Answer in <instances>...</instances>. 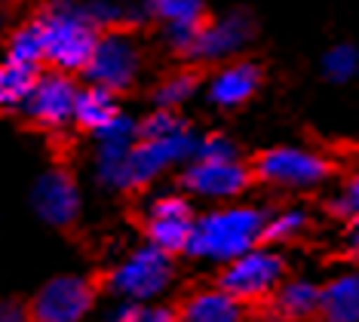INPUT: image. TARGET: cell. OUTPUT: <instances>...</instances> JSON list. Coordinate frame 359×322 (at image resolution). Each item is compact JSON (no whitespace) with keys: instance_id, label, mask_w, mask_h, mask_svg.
I'll return each instance as SVG.
<instances>
[{"instance_id":"1","label":"cell","mask_w":359,"mask_h":322,"mask_svg":"<svg viewBox=\"0 0 359 322\" xmlns=\"http://www.w3.org/2000/svg\"><path fill=\"white\" fill-rule=\"evenodd\" d=\"M264 221H267V209L249 203H231L203 215H194V227L184 255L200 261L227 264L240 258L243 252L261 246Z\"/></svg>"},{"instance_id":"2","label":"cell","mask_w":359,"mask_h":322,"mask_svg":"<svg viewBox=\"0 0 359 322\" xmlns=\"http://www.w3.org/2000/svg\"><path fill=\"white\" fill-rule=\"evenodd\" d=\"M43 37V65L53 71L77 74L86 68L93 46L99 40L93 15L80 0H50L34 15Z\"/></svg>"},{"instance_id":"3","label":"cell","mask_w":359,"mask_h":322,"mask_svg":"<svg viewBox=\"0 0 359 322\" xmlns=\"http://www.w3.org/2000/svg\"><path fill=\"white\" fill-rule=\"evenodd\" d=\"M285 276H289V264L283 255L273 246H255L240 258L222 264L215 286L240 304H246L249 310H255L271 298Z\"/></svg>"},{"instance_id":"4","label":"cell","mask_w":359,"mask_h":322,"mask_svg":"<svg viewBox=\"0 0 359 322\" xmlns=\"http://www.w3.org/2000/svg\"><path fill=\"white\" fill-rule=\"evenodd\" d=\"M175 276V258L151 243L135 246L126 252L108 274L102 276V286L123 301H154L169 288Z\"/></svg>"},{"instance_id":"5","label":"cell","mask_w":359,"mask_h":322,"mask_svg":"<svg viewBox=\"0 0 359 322\" xmlns=\"http://www.w3.org/2000/svg\"><path fill=\"white\" fill-rule=\"evenodd\" d=\"M142 46L129 28H104L93 46L86 68L80 71L86 83L102 86L114 95L129 93L142 77Z\"/></svg>"},{"instance_id":"6","label":"cell","mask_w":359,"mask_h":322,"mask_svg":"<svg viewBox=\"0 0 359 322\" xmlns=\"http://www.w3.org/2000/svg\"><path fill=\"white\" fill-rule=\"evenodd\" d=\"M255 34H258L255 15L249 10H243V6L209 15L197 28V34H194L191 49H187V55H184V65L209 68V65H222L227 59H236V55L255 40Z\"/></svg>"},{"instance_id":"7","label":"cell","mask_w":359,"mask_h":322,"mask_svg":"<svg viewBox=\"0 0 359 322\" xmlns=\"http://www.w3.org/2000/svg\"><path fill=\"white\" fill-rule=\"evenodd\" d=\"M102 279L83 274H62L46 279L25 307L28 322H83L102 292Z\"/></svg>"},{"instance_id":"8","label":"cell","mask_w":359,"mask_h":322,"mask_svg":"<svg viewBox=\"0 0 359 322\" xmlns=\"http://www.w3.org/2000/svg\"><path fill=\"white\" fill-rule=\"evenodd\" d=\"M252 178L261 185L283 187V191H304L316 187L334 172L332 160L304 147H267L249 163Z\"/></svg>"},{"instance_id":"9","label":"cell","mask_w":359,"mask_h":322,"mask_svg":"<svg viewBox=\"0 0 359 322\" xmlns=\"http://www.w3.org/2000/svg\"><path fill=\"white\" fill-rule=\"evenodd\" d=\"M182 191L203 200H236L255 185L249 163L243 156H194L182 166Z\"/></svg>"},{"instance_id":"10","label":"cell","mask_w":359,"mask_h":322,"mask_svg":"<svg viewBox=\"0 0 359 322\" xmlns=\"http://www.w3.org/2000/svg\"><path fill=\"white\" fill-rule=\"evenodd\" d=\"M74 98H77V80L74 74L65 71H40L34 86L22 105V114L28 117V123L46 129V132H59L68 129L74 120Z\"/></svg>"},{"instance_id":"11","label":"cell","mask_w":359,"mask_h":322,"mask_svg":"<svg viewBox=\"0 0 359 322\" xmlns=\"http://www.w3.org/2000/svg\"><path fill=\"white\" fill-rule=\"evenodd\" d=\"M194 206L184 194H157L144 206V243L157 246L166 255H184L194 227Z\"/></svg>"},{"instance_id":"12","label":"cell","mask_w":359,"mask_h":322,"mask_svg":"<svg viewBox=\"0 0 359 322\" xmlns=\"http://www.w3.org/2000/svg\"><path fill=\"white\" fill-rule=\"evenodd\" d=\"M31 206H34L37 218L50 227H71L83 209V194L68 169L53 166L37 175L34 187H31Z\"/></svg>"},{"instance_id":"13","label":"cell","mask_w":359,"mask_h":322,"mask_svg":"<svg viewBox=\"0 0 359 322\" xmlns=\"http://www.w3.org/2000/svg\"><path fill=\"white\" fill-rule=\"evenodd\" d=\"M144 19L157 22L163 28V40H166L169 53L184 62L191 40L197 28L209 19V4L206 0H144L142 4Z\"/></svg>"},{"instance_id":"14","label":"cell","mask_w":359,"mask_h":322,"mask_svg":"<svg viewBox=\"0 0 359 322\" xmlns=\"http://www.w3.org/2000/svg\"><path fill=\"white\" fill-rule=\"evenodd\" d=\"M206 102L218 111H236L249 105L264 83V68L255 59H227L206 80Z\"/></svg>"},{"instance_id":"15","label":"cell","mask_w":359,"mask_h":322,"mask_svg":"<svg viewBox=\"0 0 359 322\" xmlns=\"http://www.w3.org/2000/svg\"><path fill=\"white\" fill-rule=\"evenodd\" d=\"M95 178L108 191H120V178H123V163L133 145L138 142V120L120 111L102 132H95Z\"/></svg>"},{"instance_id":"16","label":"cell","mask_w":359,"mask_h":322,"mask_svg":"<svg viewBox=\"0 0 359 322\" xmlns=\"http://www.w3.org/2000/svg\"><path fill=\"white\" fill-rule=\"evenodd\" d=\"M316 298H320L316 283L301 276H285L271 298L255 310H264L271 322H316Z\"/></svg>"},{"instance_id":"17","label":"cell","mask_w":359,"mask_h":322,"mask_svg":"<svg viewBox=\"0 0 359 322\" xmlns=\"http://www.w3.org/2000/svg\"><path fill=\"white\" fill-rule=\"evenodd\" d=\"M178 322H246L249 307L222 288H200L175 307Z\"/></svg>"},{"instance_id":"18","label":"cell","mask_w":359,"mask_h":322,"mask_svg":"<svg viewBox=\"0 0 359 322\" xmlns=\"http://www.w3.org/2000/svg\"><path fill=\"white\" fill-rule=\"evenodd\" d=\"M316 322H359V274H341L320 286Z\"/></svg>"},{"instance_id":"19","label":"cell","mask_w":359,"mask_h":322,"mask_svg":"<svg viewBox=\"0 0 359 322\" xmlns=\"http://www.w3.org/2000/svg\"><path fill=\"white\" fill-rule=\"evenodd\" d=\"M117 114H120V102L114 93H108V89H102V86H93V83L77 86L74 120H71V126L95 135V132H102Z\"/></svg>"},{"instance_id":"20","label":"cell","mask_w":359,"mask_h":322,"mask_svg":"<svg viewBox=\"0 0 359 322\" xmlns=\"http://www.w3.org/2000/svg\"><path fill=\"white\" fill-rule=\"evenodd\" d=\"M203 71L206 68H200V65H187V68H182V71L166 74V77L154 86V95H151L154 107H172V111H178L182 105H187L194 95L200 93L203 80H206Z\"/></svg>"},{"instance_id":"21","label":"cell","mask_w":359,"mask_h":322,"mask_svg":"<svg viewBox=\"0 0 359 322\" xmlns=\"http://www.w3.org/2000/svg\"><path fill=\"white\" fill-rule=\"evenodd\" d=\"M43 68H34V65H25V62H15V59H6L0 62V111L10 114V111H22L25 98L34 86L37 74Z\"/></svg>"},{"instance_id":"22","label":"cell","mask_w":359,"mask_h":322,"mask_svg":"<svg viewBox=\"0 0 359 322\" xmlns=\"http://www.w3.org/2000/svg\"><path fill=\"white\" fill-rule=\"evenodd\" d=\"M323 77L334 86H344L350 80L359 77V46L356 43H332L320 59Z\"/></svg>"},{"instance_id":"23","label":"cell","mask_w":359,"mask_h":322,"mask_svg":"<svg viewBox=\"0 0 359 322\" xmlns=\"http://www.w3.org/2000/svg\"><path fill=\"white\" fill-rule=\"evenodd\" d=\"M307 212L304 209H283V212H267L264 230H261V246H283L295 243L307 230Z\"/></svg>"},{"instance_id":"24","label":"cell","mask_w":359,"mask_h":322,"mask_svg":"<svg viewBox=\"0 0 359 322\" xmlns=\"http://www.w3.org/2000/svg\"><path fill=\"white\" fill-rule=\"evenodd\" d=\"M6 59L43 68V37H40V25L34 15L28 22H22L10 34V40H6Z\"/></svg>"},{"instance_id":"25","label":"cell","mask_w":359,"mask_h":322,"mask_svg":"<svg viewBox=\"0 0 359 322\" xmlns=\"http://www.w3.org/2000/svg\"><path fill=\"white\" fill-rule=\"evenodd\" d=\"M182 129H187V120L172 107H154L151 114L138 120V138H166Z\"/></svg>"},{"instance_id":"26","label":"cell","mask_w":359,"mask_h":322,"mask_svg":"<svg viewBox=\"0 0 359 322\" xmlns=\"http://www.w3.org/2000/svg\"><path fill=\"white\" fill-rule=\"evenodd\" d=\"M108 322H178L175 307H160L151 301H123Z\"/></svg>"},{"instance_id":"27","label":"cell","mask_w":359,"mask_h":322,"mask_svg":"<svg viewBox=\"0 0 359 322\" xmlns=\"http://www.w3.org/2000/svg\"><path fill=\"white\" fill-rule=\"evenodd\" d=\"M332 212L341 215V218H353L359 215V175H353L344 185V191L332 200Z\"/></svg>"},{"instance_id":"28","label":"cell","mask_w":359,"mask_h":322,"mask_svg":"<svg viewBox=\"0 0 359 322\" xmlns=\"http://www.w3.org/2000/svg\"><path fill=\"white\" fill-rule=\"evenodd\" d=\"M0 322H28V307L15 298H0Z\"/></svg>"},{"instance_id":"29","label":"cell","mask_w":359,"mask_h":322,"mask_svg":"<svg viewBox=\"0 0 359 322\" xmlns=\"http://www.w3.org/2000/svg\"><path fill=\"white\" fill-rule=\"evenodd\" d=\"M347 255L359 264V215L347 218Z\"/></svg>"},{"instance_id":"30","label":"cell","mask_w":359,"mask_h":322,"mask_svg":"<svg viewBox=\"0 0 359 322\" xmlns=\"http://www.w3.org/2000/svg\"><path fill=\"white\" fill-rule=\"evenodd\" d=\"M0 22H4V10H0Z\"/></svg>"}]
</instances>
